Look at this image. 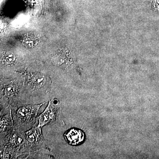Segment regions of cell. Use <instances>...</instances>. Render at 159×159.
Instances as JSON below:
<instances>
[{"label":"cell","instance_id":"obj_1","mask_svg":"<svg viewBox=\"0 0 159 159\" xmlns=\"http://www.w3.org/2000/svg\"><path fill=\"white\" fill-rule=\"evenodd\" d=\"M66 137L70 144L78 145L84 141L85 135L82 131L78 129H72L66 134Z\"/></svg>","mask_w":159,"mask_h":159},{"label":"cell","instance_id":"obj_3","mask_svg":"<svg viewBox=\"0 0 159 159\" xmlns=\"http://www.w3.org/2000/svg\"><path fill=\"white\" fill-rule=\"evenodd\" d=\"M33 107H22L19 110V116L21 118H28L31 116L30 114H33Z\"/></svg>","mask_w":159,"mask_h":159},{"label":"cell","instance_id":"obj_6","mask_svg":"<svg viewBox=\"0 0 159 159\" xmlns=\"http://www.w3.org/2000/svg\"><path fill=\"white\" fill-rule=\"evenodd\" d=\"M44 80L43 78H38L35 80V84H36V85H38L41 86V85H43Z\"/></svg>","mask_w":159,"mask_h":159},{"label":"cell","instance_id":"obj_2","mask_svg":"<svg viewBox=\"0 0 159 159\" xmlns=\"http://www.w3.org/2000/svg\"><path fill=\"white\" fill-rule=\"evenodd\" d=\"M49 103L47 109L39 117V126H42L52 120L55 115V107Z\"/></svg>","mask_w":159,"mask_h":159},{"label":"cell","instance_id":"obj_5","mask_svg":"<svg viewBox=\"0 0 159 159\" xmlns=\"http://www.w3.org/2000/svg\"><path fill=\"white\" fill-rule=\"evenodd\" d=\"M14 92V89L12 86L8 87L5 90V93L7 96H10Z\"/></svg>","mask_w":159,"mask_h":159},{"label":"cell","instance_id":"obj_4","mask_svg":"<svg viewBox=\"0 0 159 159\" xmlns=\"http://www.w3.org/2000/svg\"><path fill=\"white\" fill-rule=\"evenodd\" d=\"M15 57L14 55L13 54H10L8 55L5 58V60L7 64H12L15 60Z\"/></svg>","mask_w":159,"mask_h":159}]
</instances>
